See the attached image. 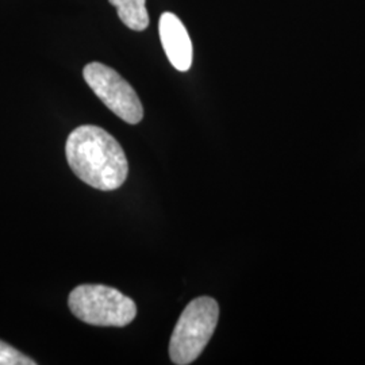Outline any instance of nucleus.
<instances>
[{
  "mask_svg": "<svg viewBox=\"0 0 365 365\" xmlns=\"http://www.w3.org/2000/svg\"><path fill=\"white\" fill-rule=\"evenodd\" d=\"M66 153L73 173L96 190H117L128 178L129 163L122 146L99 126L84 125L72 131Z\"/></svg>",
  "mask_w": 365,
  "mask_h": 365,
  "instance_id": "f257e3e1",
  "label": "nucleus"
},
{
  "mask_svg": "<svg viewBox=\"0 0 365 365\" xmlns=\"http://www.w3.org/2000/svg\"><path fill=\"white\" fill-rule=\"evenodd\" d=\"M220 319V306L210 297H200L184 309L170 342V357L173 364L194 363L205 351Z\"/></svg>",
  "mask_w": 365,
  "mask_h": 365,
  "instance_id": "f03ea898",
  "label": "nucleus"
},
{
  "mask_svg": "<svg viewBox=\"0 0 365 365\" xmlns=\"http://www.w3.org/2000/svg\"><path fill=\"white\" fill-rule=\"evenodd\" d=\"M68 304L78 319L93 327H126L137 315L129 297L102 284L78 286L69 294Z\"/></svg>",
  "mask_w": 365,
  "mask_h": 365,
  "instance_id": "7ed1b4c3",
  "label": "nucleus"
},
{
  "mask_svg": "<svg viewBox=\"0 0 365 365\" xmlns=\"http://www.w3.org/2000/svg\"><path fill=\"white\" fill-rule=\"evenodd\" d=\"M86 83L95 95L122 120L137 125L144 118L141 101L130 84L113 68L91 63L83 71Z\"/></svg>",
  "mask_w": 365,
  "mask_h": 365,
  "instance_id": "20e7f679",
  "label": "nucleus"
},
{
  "mask_svg": "<svg viewBox=\"0 0 365 365\" xmlns=\"http://www.w3.org/2000/svg\"><path fill=\"white\" fill-rule=\"evenodd\" d=\"M158 31L170 64L180 72H187L192 66V42L179 16L172 13L163 14Z\"/></svg>",
  "mask_w": 365,
  "mask_h": 365,
  "instance_id": "39448f33",
  "label": "nucleus"
},
{
  "mask_svg": "<svg viewBox=\"0 0 365 365\" xmlns=\"http://www.w3.org/2000/svg\"><path fill=\"white\" fill-rule=\"evenodd\" d=\"M117 9L119 19L134 31H143L149 26L146 0H108Z\"/></svg>",
  "mask_w": 365,
  "mask_h": 365,
  "instance_id": "423d86ee",
  "label": "nucleus"
},
{
  "mask_svg": "<svg viewBox=\"0 0 365 365\" xmlns=\"http://www.w3.org/2000/svg\"><path fill=\"white\" fill-rule=\"evenodd\" d=\"M37 363L4 341H0V365H36Z\"/></svg>",
  "mask_w": 365,
  "mask_h": 365,
  "instance_id": "0eeeda50",
  "label": "nucleus"
}]
</instances>
